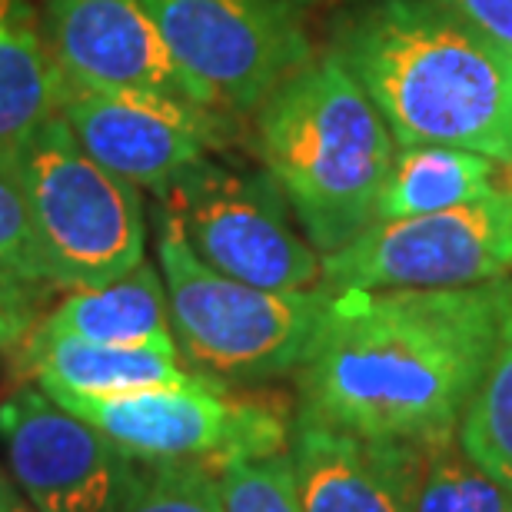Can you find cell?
I'll list each match as a JSON object with an SVG mask.
<instances>
[{"label":"cell","instance_id":"obj_1","mask_svg":"<svg viewBox=\"0 0 512 512\" xmlns=\"http://www.w3.org/2000/svg\"><path fill=\"white\" fill-rule=\"evenodd\" d=\"M509 306V273L453 290L330 293L296 370V416L386 443L453 439Z\"/></svg>","mask_w":512,"mask_h":512},{"label":"cell","instance_id":"obj_2","mask_svg":"<svg viewBox=\"0 0 512 512\" xmlns=\"http://www.w3.org/2000/svg\"><path fill=\"white\" fill-rule=\"evenodd\" d=\"M396 147L439 143L512 160V50L429 0H363L333 34Z\"/></svg>","mask_w":512,"mask_h":512},{"label":"cell","instance_id":"obj_3","mask_svg":"<svg viewBox=\"0 0 512 512\" xmlns=\"http://www.w3.org/2000/svg\"><path fill=\"white\" fill-rule=\"evenodd\" d=\"M253 117L263 170L320 256L370 227L396 140L333 50L283 80Z\"/></svg>","mask_w":512,"mask_h":512},{"label":"cell","instance_id":"obj_4","mask_svg":"<svg viewBox=\"0 0 512 512\" xmlns=\"http://www.w3.org/2000/svg\"><path fill=\"white\" fill-rule=\"evenodd\" d=\"M157 260L173 340L200 376L260 383L300 370L330 290L276 293L233 280L190 250L163 207H157Z\"/></svg>","mask_w":512,"mask_h":512},{"label":"cell","instance_id":"obj_5","mask_svg":"<svg viewBox=\"0 0 512 512\" xmlns=\"http://www.w3.org/2000/svg\"><path fill=\"white\" fill-rule=\"evenodd\" d=\"M0 157L24 190L30 227L57 290L110 283L147 260L140 190L90 157L60 114Z\"/></svg>","mask_w":512,"mask_h":512},{"label":"cell","instance_id":"obj_6","mask_svg":"<svg viewBox=\"0 0 512 512\" xmlns=\"http://www.w3.org/2000/svg\"><path fill=\"white\" fill-rule=\"evenodd\" d=\"M190 250L213 270L276 293L323 286V256L300 237L290 203L270 173H247L203 157L157 197Z\"/></svg>","mask_w":512,"mask_h":512},{"label":"cell","instance_id":"obj_7","mask_svg":"<svg viewBox=\"0 0 512 512\" xmlns=\"http://www.w3.org/2000/svg\"><path fill=\"white\" fill-rule=\"evenodd\" d=\"M54 403L97 426L133 459L207 463L213 469L286 453L290 429L280 409L230 396L223 383L150 386L117 396L47 393Z\"/></svg>","mask_w":512,"mask_h":512},{"label":"cell","instance_id":"obj_8","mask_svg":"<svg viewBox=\"0 0 512 512\" xmlns=\"http://www.w3.org/2000/svg\"><path fill=\"white\" fill-rule=\"evenodd\" d=\"M173 60L220 114H256L316 57L290 0H143Z\"/></svg>","mask_w":512,"mask_h":512},{"label":"cell","instance_id":"obj_9","mask_svg":"<svg viewBox=\"0 0 512 512\" xmlns=\"http://www.w3.org/2000/svg\"><path fill=\"white\" fill-rule=\"evenodd\" d=\"M509 270L503 200L493 190L456 210L373 220L323 256V290H453Z\"/></svg>","mask_w":512,"mask_h":512},{"label":"cell","instance_id":"obj_10","mask_svg":"<svg viewBox=\"0 0 512 512\" xmlns=\"http://www.w3.org/2000/svg\"><path fill=\"white\" fill-rule=\"evenodd\" d=\"M60 117L97 163L120 180L160 197L193 163L230 140V117L163 94L64 90Z\"/></svg>","mask_w":512,"mask_h":512},{"label":"cell","instance_id":"obj_11","mask_svg":"<svg viewBox=\"0 0 512 512\" xmlns=\"http://www.w3.org/2000/svg\"><path fill=\"white\" fill-rule=\"evenodd\" d=\"M0 463L37 512H100L124 479L130 456L24 383L0 403Z\"/></svg>","mask_w":512,"mask_h":512},{"label":"cell","instance_id":"obj_12","mask_svg":"<svg viewBox=\"0 0 512 512\" xmlns=\"http://www.w3.org/2000/svg\"><path fill=\"white\" fill-rule=\"evenodd\" d=\"M40 34L70 87L203 104L143 0H47Z\"/></svg>","mask_w":512,"mask_h":512},{"label":"cell","instance_id":"obj_13","mask_svg":"<svg viewBox=\"0 0 512 512\" xmlns=\"http://www.w3.org/2000/svg\"><path fill=\"white\" fill-rule=\"evenodd\" d=\"M286 453L303 512H413L416 446L296 416Z\"/></svg>","mask_w":512,"mask_h":512},{"label":"cell","instance_id":"obj_14","mask_svg":"<svg viewBox=\"0 0 512 512\" xmlns=\"http://www.w3.org/2000/svg\"><path fill=\"white\" fill-rule=\"evenodd\" d=\"M20 360L44 393L70 396H117L150 386H187L207 376L187 370L180 350L163 346H107L47 336L30 330L20 343ZM217 383V380H213Z\"/></svg>","mask_w":512,"mask_h":512},{"label":"cell","instance_id":"obj_15","mask_svg":"<svg viewBox=\"0 0 512 512\" xmlns=\"http://www.w3.org/2000/svg\"><path fill=\"white\" fill-rule=\"evenodd\" d=\"M34 330L107 346L180 350L170 326L167 286L157 266L147 260L110 283L70 290L64 300L40 316Z\"/></svg>","mask_w":512,"mask_h":512},{"label":"cell","instance_id":"obj_16","mask_svg":"<svg viewBox=\"0 0 512 512\" xmlns=\"http://www.w3.org/2000/svg\"><path fill=\"white\" fill-rule=\"evenodd\" d=\"M64 90L67 80L30 10L20 0H0V153L57 117Z\"/></svg>","mask_w":512,"mask_h":512},{"label":"cell","instance_id":"obj_17","mask_svg":"<svg viewBox=\"0 0 512 512\" xmlns=\"http://www.w3.org/2000/svg\"><path fill=\"white\" fill-rule=\"evenodd\" d=\"M496 163L486 153L439 143L396 147L393 167L376 200V220L423 217L483 200L493 193Z\"/></svg>","mask_w":512,"mask_h":512},{"label":"cell","instance_id":"obj_18","mask_svg":"<svg viewBox=\"0 0 512 512\" xmlns=\"http://www.w3.org/2000/svg\"><path fill=\"white\" fill-rule=\"evenodd\" d=\"M57 286L40 256L24 190L0 157V350H20Z\"/></svg>","mask_w":512,"mask_h":512},{"label":"cell","instance_id":"obj_19","mask_svg":"<svg viewBox=\"0 0 512 512\" xmlns=\"http://www.w3.org/2000/svg\"><path fill=\"white\" fill-rule=\"evenodd\" d=\"M463 453L512 493V306L456 429Z\"/></svg>","mask_w":512,"mask_h":512},{"label":"cell","instance_id":"obj_20","mask_svg":"<svg viewBox=\"0 0 512 512\" xmlns=\"http://www.w3.org/2000/svg\"><path fill=\"white\" fill-rule=\"evenodd\" d=\"M413 512H512V493L453 439L416 446Z\"/></svg>","mask_w":512,"mask_h":512},{"label":"cell","instance_id":"obj_21","mask_svg":"<svg viewBox=\"0 0 512 512\" xmlns=\"http://www.w3.org/2000/svg\"><path fill=\"white\" fill-rule=\"evenodd\" d=\"M100 512H223L220 469L130 456L117 493Z\"/></svg>","mask_w":512,"mask_h":512},{"label":"cell","instance_id":"obj_22","mask_svg":"<svg viewBox=\"0 0 512 512\" xmlns=\"http://www.w3.org/2000/svg\"><path fill=\"white\" fill-rule=\"evenodd\" d=\"M220 496L223 512H303L290 453L220 466Z\"/></svg>","mask_w":512,"mask_h":512},{"label":"cell","instance_id":"obj_23","mask_svg":"<svg viewBox=\"0 0 512 512\" xmlns=\"http://www.w3.org/2000/svg\"><path fill=\"white\" fill-rule=\"evenodd\" d=\"M512 50V0H429Z\"/></svg>","mask_w":512,"mask_h":512},{"label":"cell","instance_id":"obj_24","mask_svg":"<svg viewBox=\"0 0 512 512\" xmlns=\"http://www.w3.org/2000/svg\"><path fill=\"white\" fill-rule=\"evenodd\" d=\"M493 190L503 200V220H506V243H509V263H512V160L496 163V180Z\"/></svg>","mask_w":512,"mask_h":512},{"label":"cell","instance_id":"obj_25","mask_svg":"<svg viewBox=\"0 0 512 512\" xmlns=\"http://www.w3.org/2000/svg\"><path fill=\"white\" fill-rule=\"evenodd\" d=\"M0 512H37L34 506L27 503V496L17 489L14 479H10L4 463H0Z\"/></svg>","mask_w":512,"mask_h":512},{"label":"cell","instance_id":"obj_26","mask_svg":"<svg viewBox=\"0 0 512 512\" xmlns=\"http://www.w3.org/2000/svg\"><path fill=\"white\" fill-rule=\"evenodd\" d=\"M290 4H316V0H290Z\"/></svg>","mask_w":512,"mask_h":512}]
</instances>
